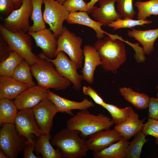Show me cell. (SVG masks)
Returning <instances> with one entry per match:
<instances>
[{"label": "cell", "instance_id": "cell-1", "mask_svg": "<svg viewBox=\"0 0 158 158\" xmlns=\"http://www.w3.org/2000/svg\"><path fill=\"white\" fill-rule=\"evenodd\" d=\"M98 40L94 46L102 62V68L114 73L126 61V51L123 41L117 34Z\"/></svg>", "mask_w": 158, "mask_h": 158}, {"label": "cell", "instance_id": "cell-2", "mask_svg": "<svg viewBox=\"0 0 158 158\" xmlns=\"http://www.w3.org/2000/svg\"><path fill=\"white\" fill-rule=\"evenodd\" d=\"M114 124L108 116L101 113L95 115L85 109L72 116L67 121L66 128L79 131L81 137L85 139L97 131L110 129Z\"/></svg>", "mask_w": 158, "mask_h": 158}, {"label": "cell", "instance_id": "cell-3", "mask_svg": "<svg viewBox=\"0 0 158 158\" xmlns=\"http://www.w3.org/2000/svg\"><path fill=\"white\" fill-rule=\"evenodd\" d=\"M30 67L32 75L36 80L37 85L44 89L63 90L71 84L69 80L60 75L52 63L40 57Z\"/></svg>", "mask_w": 158, "mask_h": 158}, {"label": "cell", "instance_id": "cell-4", "mask_svg": "<svg viewBox=\"0 0 158 158\" xmlns=\"http://www.w3.org/2000/svg\"><path fill=\"white\" fill-rule=\"evenodd\" d=\"M79 134V131L66 128L54 135L51 144L60 149L63 158H82L87 156L88 150L85 139L80 137Z\"/></svg>", "mask_w": 158, "mask_h": 158}, {"label": "cell", "instance_id": "cell-5", "mask_svg": "<svg viewBox=\"0 0 158 158\" xmlns=\"http://www.w3.org/2000/svg\"><path fill=\"white\" fill-rule=\"evenodd\" d=\"M0 31L11 51L21 55L30 66L39 60L40 57L32 51V37L28 33L22 30L12 32L2 24L0 25Z\"/></svg>", "mask_w": 158, "mask_h": 158}, {"label": "cell", "instance_id": "cell-6", "mask_svg": "<svg viewBox=\"0 0 158 158\" xmlns=\"http://www.w3.org/2000/svg\"><path fill=\"white\" fill-rule=\"evenodd\" d=\"M28 141L17 132L13 123L2 124L0 130V147L8 158H16Z\"/></svg>", "mask_w": 158, "mask_h": 158}, {"label": "cell", "instance_id": "cell-7", "mask_svg": "<svg viewBox=\"0 0 158 158\" xmlns=\"http://www.w3.org/2000/svg\"><path fill=\"white\" fill-rule=\"evenodd\" d=\"M83 40L80 36L63 26L61 35L57 38V47L55 57L60 51L66 53L75 62L78 68L82 67L84 56L81 48Z\"/></svg>", "mask_w": 158, "mask_h": 158}, {"label": "cell", "instance_id": "cell-8", "mask_svg": "<svg viewBox=\"0 0 158 158\" xmlns=\"http://www.w3.org/2000/svg\"><path fill=\"white\" fill-rule=\"evenodd\" d=\"M38 56L52 63L60 75L73 84L75 90L80 89L83 76L78 73L77 70L79 68L76 63L69 59L64 52H59L55 59L49 58L42 53Z\"/></svg>", "mask_w": 158, "mask_h": 158}, {"label": "cell", "instance_id": "cell-9", "mask_svg": "<svg viewBox=\"0 0 158 158\" xmlns=\"http://www.w3.org/2000/svg\"><path fill=\"white\" fill-rule=\"evenodd\" d=\"M44 9L43 17L56 38L61 34L63 22L70 13L63 5L55 0H43Z\"/></svg>", "mask_w": 158, "mask_h": 158}, {"label": "cell", "instance_id": "cell-10", "mask_svg": "<svg viewBox=\"0 0 158 158\" xmlns=\"http://www.w3.org/2000/svg\"><path fill=\"white\" fill-rule=\"evenodd\" d=\"M32 10L31 0H24L19 8L15 9L4 19L3 25L12 32L22 30L27 33L30 26L29 18Z\"/></svg>", "mask_w": 158, "mask_h": 158}, {"label": "cell", "instance_id": "cell-11", "mask_svg": "<svg viewBox=\"0 0 158 158\" xmlns=\"http://www.w3.org/2000/svg\"><path fill=\"white\" fill-rule=\"evenodd\" d=\"M14 124L18 133L29 142L34 141V136L39 138L42 134L34 116L32 108L20 110L15 119Z\"/></svg>", "mask_w": 158, "mask_h": 158}, {"label": "cell", "instance_id": "cell-12", "mask_svg": "<svg viewBox=\"0 0 158 158\" xmlns=\"http://www.w3.org/2000/svg\"><path fill=\"white\" fill-rule=\"evenodd\" d=\"M34 116L42 134H50L53 118L58 111L54 104L47 98L32 108Z\"/></svg>", "mask_w": 158, "mask_h": 158}, {"label": "cell", "instance_id": "cell-13", "mask_svg": "<svg viewBox=\"0 0 158 158\" xmlns=\"http://www.w3.org/2000/svg\"><path fill=\"white\" fill-rule=\"evenodd\" d=\"M122 136L114 129L102 130L92 134L85 142L88 150L93 152L101 150L119 140Z\"/></svg>", "mask_w": 158, "mask_h": 158}, {"label": "cell", "instance_id": "cell-14", "mask_svg": "<svg viewBox=\"0 0 158 158\" xmlns=\"http://www.w3.org/2000/svg\"><path fill=\"white\" fill-rule=\"evenodd\" d=\"M49 89H44L38 85L31 87L18 95L14 102L18 110L32 108L47 98Z\"/></svg>", "mask_w": 158, "mask_h": 158}, {"label": "cell", "instance_id": "cell-15", "mask_svg": "<svg viewBox=\"0 0 158 158\" xmlns=\"http://www.w3.org/2000/svg\"><path fill=\"white\" fill-rule=\"evenodd\" d=\"M27 33L34 39L37 46L42 49V54L50 59L55 57L57 39L49 28Z\"/></svg>", "mask_w": 158, "mask_h": 158}, {"label": "cell", "instance_id": "cell-16", "mask_svg": "<svg viewBox=\"0 0 158 158\" xmlns=\"http://www.w3.org/2000/svg\"><path fill=\"white\" fill-rule=\"evenodd\" d=\"M116 0H99L98 2L100 7H94L91 12L92 16L103 26L122 19L121 14L116 10Z\"/></svg>", "mask_w": 158, "mask_h": 158}, {"label": "cell", "instance_id": "cell-17", "mask_svg": "<svg viewBox=\"0 0 158 158\" xmlns=\"http://www.w3.org/2000/svg\"><path fill=\"white\" fill-rule=\"evenodd\" d=\"M84 56V66L81 71L83 80L92 84L94 80V73L97 67L102 63L98 52L94 46L85 45L83 49Z\"/></svg>", "mask_w": 158, "mask_h": 158}, {"label": "cell", "instance_id": "cell-18", "mask_svg": "<svg viewBox=\"0 0 158 158\" xmlns=\"http://www.w3.org/2000/svg\"><path fill=\"white\" fill-rule=\"evenodd\" d=\"M47 98L54 104L58 112L66 113L72 116L73 115L72 110L87 109L95 106L94 103L87 98H84L80 102L73 101L62 97L49 90Z\"/></svg>", "mask_w": 158, "mask_h": 158}, {"label": "cell", "instance_id": "cell-19", "mask_svg": "<svg viewBox=\"0 0 158 158\" xmlns=\"http://www.w3.org/2000/svg\"><path fill=\"white\" fill-rule=\"evenodd\" d=\"M138 114L132 109L127 119L120 124L116 125L114 128L118 132L122 137L128 140L141 131L146 118L140 120Z\"/></svg>", "mask_w": 158, "mask_h": 158}, {"label": "cell", "instance_id": "cell-20", "mask_svg": "<svg viewBox=\"0 0 158 158\" xmlns=\"http://www.w3.org/2000/svg\"><path fill=\"white\" fill-rule=\"evenodd\" d=\"M30 87V85L19 82L12 77L0 76V99H15Z\"/></svg>", "mask_w": 158, "mask_h": 158}, {"label": "cell", "instance_id": "cell-21", "mask_svg": "<svg viewBox=\"0 0 158 158\" xmlns=\"http://www.w3.org/2000/svg\"><path fill=\"white\" fill-rule=\"evenodd\" d=\"M66 20L69 24H78L92 28L95 32L96 37L98 40L102 39L105 37V34L108 35L109 34L102 29L101 26L102 25L101 24L90 18L88 13L86 12L79 11L70 13Z\"/></svg>", "mask_w": 158, "mask_h": 158}, {"label": "cell", "instance_id": "cell-22", "mask_svg": "<svg viewBox=\"0 0 158 158\" xmlns=\"http://www.w3.org/2000/svg\"><path fill=\"white\" fill-rule=\"evenodd\" d=\"M127 35L138 41L142 46L145 54L149 55L154 50V44L158 37V28L145 30L132 29L128 31Z\"/></svg>", "mask_w": 158, "mask_h": 158}, {"label": "cell", "instance_id": "cell-23", "mask_svg": "<svg viewBox=\"0 0 158 158\" xmlns=\"http://www.w3.org/2000/svg\"><path fill=\"white\" fill-rule=\"evenodd\" d=\"M128 140L122 137L118 141L99 151L93 152L95 158H125L129 143Z\"/></svg>", "mask_w": 158, "mask_h": 158}, {"label": "cell", "instance_id": "cell-24", "mask_svg": "<svg viewBox=\"0 0 158 158\" xmlns=\"http://www.w3.org/2000/svg\"><path fill=\"white\" fill-rule=\"evenodd\" d=\"M36 141H35L36 154H41L44 158H63L62 152L58 148L55 149L51 144L49 140L51 135L42 134Z\"/></svg>", "mask_w": 158, "mask_h": 158}, {"label": "cell", "instance_id": "cell-25", "mask_svg": "<svg viewBox=\"0 0 158 158\" xmlns=\"http://www.w3.org/2000/svg\"><path fill=\"white\" fill-rule=\"evenodd\" d=\"M119 92L125 100L137 109L143 110L148 107L150 97L146 94L134 91L129 87H121Z\"/></svg>", "mask_w": 158, "mask_h": 158}, {"label": "cell", "instance_id": "cell-26", "mask_svg": "<svg viewBox=\"0 0 158 158\" xmlns=\"http://www.w3.org/2000/svg\"><path fill=\"white\" fill-rule=\"evenodd\" d=\"M13 99H0V124L13 123L18 110Z\"/></svg>", "mask_w": 158, "mask_h": 158}, {"label": "cell", "instance_id": "cell-27", "mask_svg": "<svg viewBox=\"0 0 158 158\" xmlns=\"http://www.w3.org/2000/svg\"><path fill=\"white\" fill-rule=\"evenodd\" d=\"M15 51H11L8 56L0 63V76L12 77L18 65L24 59Z\"/></svg>", "mask_w": 158, "mask_h": 158}, {"label": "cell", "instance_id": "cell-28", "mask_svg": "<svg viewBox=\"0 0 158 158\" xmlns=\"http://www.w3.org/2000/svg\"><path fill=\"white\" fill-rule=\"evenodd\" d=\"M32 6L31 19L33 22L28 32H35L46 28L42 10L43 0H31Z\"/></svg>", "mask_w": 158, "mask_h": 158}, {"label": "cell", "instance_id": "cell-29", "mask_svg": "<svg viewBox=\"0 0 158 158\" xmlns=\"http://www.w3.org/2000/svg\"><path fill=\"white\" fill-rule=\"evenodd\" d=\"M32 75L30 66L24 59L15 69L12 77L19 82L32 87L36 85L32 80Z\"/></svg>", "mask_w": 158, "mask_h": 158}, {"label": "cell", "instance_id": "cell-30", "mask_svg": "<svg viewBox=\"0 0 158 158\" xmlns=\"http://www.w3.org/2000/svg\"><path fill=\"white\" fill-rule=\"evenodd\" d=\"M135 5L138 10L137 20H146L152 15H158V0L138 1Z\"/></svg>", "mask_w": 158, "mask_h": 158}, {"label": "cell", "instance_id": "cell-31", "mask_svg": "<svg viewBox=\"0 0 158 158\" xmlns=\"http://www.w3.org/2000/svg\"><path fill=\"white\" fill-rule=\"evenodd\" d=\"M102 107L109 112L111 117V121L116 125L124 122L129 116L132 109L131 107L120 108L116 105L105 102Z\"/></svg>", "mask_w": 158, "mask_h": 158}, {"label": "cell", "instance_id": "cell-32", "mask_svg": "<svg viewBox=\"0 0 158 158\" xmlns=\"http://www.w3.org/2000/svg\"><path fill=\"white\" fill-rule=\"evenodd\" d=\"M134 136L133 140L129 142L126 150L125 158H140L142 147L148 141L141 131Z\"/></svg>", "mask_w": 158, "mask_h": 158}, {"label": "cell", "instance_id": "cell-33", "mask_svg": "<svg viewBox=\"0 0 158 158\" xmlns=\"http://www.w3.org/2000/svg\"><path fill=\"white\" fill-rule=\"evenodd\" d=\"M151 20H133L130 18L119 19L109 24L107 26L113 28V31L121 28H131L136 26H144L145 24L151 23Z\"/></svg>", "mask_w": 158, "mask_h": 158}, {"label": "cell", "instance_id": "cell-34", "mask_svg": "<svg viewBox=\"0 0 158 158\" xmlns=\"http://www.w3.org/2000/svg\"><path fill=\"white\" fill-rule=\"evenodd\" d=\"M134 0H116L118 11L122 18L133 19L136 12L134 9L133 1Z\"/></svg>", "mask_w": 158, "mask_h": 158}, {"label": "cell", "instance_id": "cell-35", "mask_svg": "<svg viewBox=\"0 0 158 158\" xmlns=\"http://www.w3.org/2000/svg\"><path fill=\"white\" fill-rule=\"evenodd\" d=\"M141 131L145 136L151 135L156 139L155 143L158 145V120L150 118L144 124Z\"/></svg>", "mask_w": 158, "mask_h": 158}, {"label": "cell", "instance_id": "cell-36", "mask_svg": "<svg viewBox=\"0 0 158 158\" xmlns=\"http://www.w3.org/2000/svg\"><path fill=\"white\" fill-rule=\"evenodd\" d=\"M62 4L70 13L87 11L88 4L84 0H66Z\"/></svg>", "mask_w": 158, "mask_h": 158}, {"label": "cell", "instance_id": "cell-37", "mask_svg": "<svg viewBox=\"0 0 158 158\" xmlns=\"http://www.w3.org/2000/svg\"><path fill=\"white\" fill-rule=\"evenodd\" d=\"M82 90L84 95L89 96L96 104L103 107L105 102L93 88L90 86H84Z\"/></svg>", "mask_w": 158, "mask_h": 158}, {"label": "cell", "instance_id": "cell-38", "mask_svg": "<svg viewBox=\"0 0 158 158\" xmlns=\"http://www.w3.org/2000/svg\"><path fill=\"white\" fill-rule=\"evenodd\" d=\"M148 107L149 118L158 120V97H150Z\"/></svg>", "mask_w": 158, "mask_h": 158}, {"label": "cell", "instance_id": "cell-39", "mask_svg": "<svg viewBox=\"0 0 158 158\" xmlns=\"http://www.w3.org/2000/svg\"><path fill=\"white\" fill-rule=\"evenodd\" d=\"M11 0H0V11L8 16L15 9Z\"/></svg>", "mask_w": 158, "mask_h": 158}, {"label": "cell", "instance_id": "cell-40", "mask_svg": "<svg viewBox=\"0 0 158 158\" xmlns=\"http://www.w3.org/2000/svg\"><path fill=\"white\" fill-rule=\"evenodd\" d=\"M34 140L32 142H29L25 145L23 149V158H41L40 156L35 155L34 151L35 150V143Z\"/></svg>", "mask_w": 158, "mask_h": 158}, {"label": "cell", "instance_id": "cell-41", "mask_svg": "<svg viewBox=\"0 0 158 158\" xmlns=\"http://www.w3.org/2000/svg\"><path fill=\"white\" fill-rule=\"evenodd\" d=\"M11 51L9 47L2 37L0 38V60L1 61L6 59Z\"/></svg>", "mask_w": 158, "mask_h": 158}, {"label": "cell", "instance_id": "cell-42", "mask_svg": "<svg viewBox=\"0 0 158 158\" xmlns=\"http://www.w3.org/2000/svg\"><path fill=\"white\" fill-rule=\"evenodd\" d=\"M99 0H91L90 1L87 3L88 13H91L92 10L94 7V5Z\"/></svg>", "mask_w": 158, "mask_h": 158}, {"label": "cell", "instance_id": "cell-43", "mask_svg": "<svg viewBox=\"0 0 158 158\" xmlns=\"http://www.w3.org/2000/svg\"><path fill=\"white\" fill-rule=\"evenodd\" d=\"M13 3L16 9L20 7L24 0H11Z\"/></svg>", "mask_w": 158, "mask_h": 158}, {"label": "cell", "instance_id": "cell-44", "mask_svg": "<svg viewBox=\"0 0 158 158\" xmlns=\"http://www.w3.org/2000/svg\"><path fill=\"white\" fill-rule=\"evenodd\" d=\"M0 158H8L4 152L0 149Z\"/></svg>", "mask_w": 158, "mask_h": 158}, {"label": "cell", "instance_id": "cell-45", "mask_svg": "<svg viewBox=\"0 0 158 158\" xmlns=\"http://www.w3.org/2000/svg\"><path fill=\"white\" fill-rule=\"evenodd\" d=\"M55 0L61 4H63V3L64 2V1L66 0Z\"/></svg>", "mask_w": 158, "mask_h": 158}, {"label": "cell", "instance_id": "cell-46", "mask_svg": "<svg viewBox=\"0 0 158 158\" xmlns=\"http://www.w3.org/2000/svg\"><path fill=\"white\" fill-rule=\"evenodd\" d=\"M157 89L158 90V92L157 93V97H158V85L157 87Z\"/></svg>", "mask_w": 158, "mask_h": 158}, {"label": "cell", "instance_id": "cell-47", "mask_svg": "<svg viewBox=\"0 0 158 158\" xmlns=\"http://www.w3.org/2000/svg\"><path fill=\"white\" fill-rule=\"evenodd\" d=\"M157 158H158V157H157Z\"/></svg>", "mask_w": 158, "mask_h": 158}, {"label": "cell", "instance_id": "cell-48", "mask_svg": "<svg viewBox=\"0 0 158 158\" xmlns=\"http://www.w3.org/2000/svg\"></svg>", "mask_w": 158, "mask_h": 158}]
</instances>
